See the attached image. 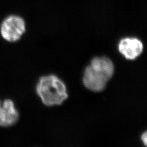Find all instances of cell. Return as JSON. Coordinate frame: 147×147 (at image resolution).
<instances>
[{"mask_svg":"<svg viewBox=\"0 0 147 147\" xmlns=\"http://www.w3.org/2000/svg\"><path fill=\"white\" fill-rule=\"evenodd\" d=\"M114 72L115 66L110 58L95 57L85 69L83 84L90 90L99 92L105 89Z\"/></svg>","mask_w":147,"mask_h":147,"instance_id":"1","label":"cell"},{"mask_svg":"<svg viewBox=\"0 0 147 147\" xmlns=\"http://www.w3.org/2000/svg\"><path fill=\"white\" fill-rule=\"evenodd\" d=\"M25 22L19 16H11L3 21L1 26L2 37L10 42L18 40L25 32Z\"/></svg>","mask_w":147,"mask_h":147,"instance_id":"3","label":"cell"},{"mask_svg":"<svg viewBox=\"0 0 147 147\" xmlns=\"http://www.w3.org/2000/svg\"><path fill=\"white\" fill-rule=\"evenodd\" d=\"M141 140H142V142L144 143V146H147V132H144L142 135L141 136Z\"/></svg>","mask_w":147,"mask_h":147,"instance_id":"6","label":"cell"},{"mask_svg":"<svg viewBox=\"0 0 147 147\" xmlns=\"http://www.w3.org/2000/svg\"><path fill=\"white\" fill-rule=\"evenodd\" d=\"M19 117V113L11 100L7 99L3 102L0 100V126H11L16 123Z\"/></svg>","mask_w":147,"mask_h":147,"instance_id":"5","label":"cell"},{"mask_svg":"<svg viewBox=\"0 0 147 147\" xmlns=\"http://www.w3.org/2000/svg\"><path fill=\"white\" fill-rule=\"evenodd\" d=\"M118 50L127 59L134 60L142 53L143 45L136 38H125L119 43Z\"/></svg>","mask_w":147,"mask_h":147,"instance_id":"4","label":"cell"},{"mask_svg":"<svg viewBox=\"0 0 147 147\" xmlns=\"http://www.w3.org/2000/svg\"><path fill=\"white\" fill-rule=\"evenodd\" d=\"M36 90L42 103L47 106L61 105L68 98L65 85L53 75L42 77Z\"/></svg>","mask_w":147,"mask_h":147,"instance_id":"2","label":"cell"}]
</instances>
